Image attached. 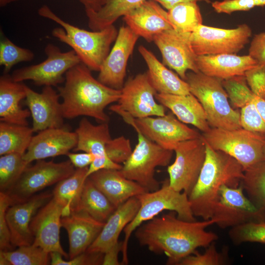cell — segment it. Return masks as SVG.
Segmentation results:
<instances>
[{"instance_id":"obj_10","label":"cell","mask_w":265,"mask_h":265,"mask_svg":"<svg viewBox=\"0 0 265 265\" xmlns=\"http://www.w3.org/2000/svg\"><path fill=\"white\" fill-rule=\"evenodd\" d=\"M211 219L220 228H232L250 222H265V210L246 197L240 185L235 187L223 185Z\"/></svg>"},{"instance_id":"obj_26","label":"cell","mask_w":265,"mask_h":265,"mask_svg":"<svg viewBox=\"0 0 265 265\" xmlns=\"http://www.w3.org/2000/svg\"><path fill=\"white\" fill-rule=\"evenodd\" d=\"M258 64L257 61L249 54L203 55H197L196 59V65L200 72L221 80L243 76L246 71Z\"/></svg>"},{"instance_id":"obj_4","label":"cell","mask_w":265,"mask_h":265,"mask_svg":"<svg viewBox=\"0 0 265 265\" xmlns=\"http://www.w3.org/2000/svg\"><path fill=\"white\" fill-rule=\"evenodd\" d=\"M38 13L62 27L53 30V36L70 46L81 62L91 70L100 71L118 35V31L113 25L101 30L90 31L64 21L46 5L41 6Z\"/></svg>"},{"instance_id":"obj_37","label":"cell","mask_w":265,"mask_h":265,"mask_svg":"<svg viewBox=\"0 0 265 265\" xmlns=\"http://www.w3.org/2000/svg\"><path fill=\"white\" fill-rule=\"evenodd\" d=\"M15 250L0 251V265H47L50 253L33 244L18 247Z\"/></svg>"},{"instance_id":"obj_40","label":"cell","mask_w":265,"mask_h":265,"mask_svg":"<svg viewBox=\"0 0 265 265\" xmlns=\"http://www.w3.org/2000/svg\"><path fill=\"white\" fill-rule=\"evenodd\" d=\"M34 57V54L31 51L17 46L8 38L0 41V65L4 67V74L16 64L30 61Z\"/></svg>"},{"instance_id":"obj_22","label":"cell","mask_w":265,"mask_h":265,"mask_svg":"<svg viewBox=\"0 0 265 265\" xmlns=\"http://www.w3.org/2000/svg\"><path fill=\"white\" fill-rule=\"evenodd\" d=\"M124 20L135 34L147 42L162 32L174 29L167 11L153 0H147L123 16Z\"/></svg>"},{"instance_id":"obj_13","label":"cell","mask_w":265,"mask_h":265,"mask_svg":"<svg viewBox=\"0 0 265 265\" xmlns=\"http://www.w3.org/2000/svg\"><path fill=\"white\" fill-rule=\"evenodd\" d=\"M46 60L40 63L15 70L11 78L15 81L31 80L37 86H56L65 81L64 75L71 68L81 62L72 50L62 52L52 44L46 46Z\"/></svg>"},{"instance_id":"obj_5","label":"cell","mask_w":265,"mask_h":265,"mask_svg":"<svg viewBox=\"0 0 265 265\" xmlns=\"http://www.w3.org/2000/svg\"><path fill=\"white\" fill-rule=\"evenodd\" d=\"M185 81L202 105L210 126L226 130L241 128L240 112L231 106L222 80L200 71H189Z\"/></svg>"},{"instance_id":"obj_57","label":"cell","mask_w":265,"mask_h":265,"mask_svg":"<svg viewBox=\"0 0 265 265\" xmlns=\"http://www.w3.org/2000/svg\"><path fill=\"white\" fill-rule=\"evenodd\" d=\"M263 152H264V157H265V145L264 146Z\"/></svg>"},{"instance_id":"obj_21","label":"cell","mask_w":265,"mask_h":265,"mask_svg":"<svg viewBox=\"0 0 265 265\" xmlns=\"http://www.w3.org/2000/svg\"><path fill=\"white\" fill-rule=\"evenodd\" d=\"M78 137L65 127L49 128L33 136L24 159L29 163L34 160L67 155L77 145Z\"/></svg>"},{"instance_id":"obj_30","label":"cell","mask_w":265,"mask_h":265,"mask_svg":"<svg viewBox=\"0 0 265 265\" xmlns=\"http://www.w3.org/2000/svg\"><path fill=\"white\" fill-rule=\"evenodd\" d=\"M75 132L78 141L74 152L91 153L97 159L109 158L106 151V145L111 138L108 122L95 125L86 118H83Z\"/></svg>"},{"instance_id":"obj_28","label":"cell","mask_w":265,"mask_h":265,"mask_svg":"<svg viewBox=\"0 0 265 265\" xmlns=\"http://www.w3.org/2000/svg\"><path fill=\"white\" fill-rule=\"evenodd\" d=\"M155 98L182 122L192 125L203 132L211 129L202 105L191 93L187 95L157 93Z\"/></svg>"},{"instance_id":"obj_32","label":"cell","mask_w":265,"mask_h":265,"mask_svg":"<svg viewBox=\"0 0 265 265\" xmlns=\"http://www.w3.org/2000/svg\"><path fill=\"white\" fill-rule=\"evenodd\" d=\"M147 0H106L97 11H85L89 27L93 31L101 30L124 16Z\"/></svg>"},{"instance_id":"obj_48","label":"cell","mask_w":265,"mask_h":265,"mask_svg":"<svg viewBox=\"0 0 265 265\" xmlns=\"http://www.w3.org/2000/svg\"><path fill=\"white\" fill-rule=\"evenodd\" d=\"M212 6L218 13L231 14L240 11H248L256 6L255 0H222L212 2Z\"/></svg>"},{"instance_id":"obj_20","label":"cell","mask_w":265,"mask_h":265,"mask_svg":"<svg viewBox=\"0 0 265 265\" xmlns=\"http://www.w3.org/2000/svg\"><path fill=\"white\" fill-rule=\"evenodd\" d=\"M52 197V193L45 192L9 206L6 212V219L13 247L32 244L33 238L30 229L31 220L37 211Z\"/></svg>"},{"instance_id":"obj_53","label":"cell","mask_w":265,"mask_h":265,"mask_svg":"<svg viewBox=\"0 0 265 265\" xmlns=\"http://www.w3.org/2000/svg\"><path fill=\"white\" fill-rule=\"evenodd\" d=\"M158 3H159L160 5L163 7L164 8L167 10L175 6V5L186 2H198V1H203L207 3H210L211 2L210 0H153Z\"/></svg>"},{"instance_id":"obj_24","label":"cell","mask_w":265,"mask_h":265,"mask_svg":"<svg viewBox=\"0 0 265 265\" xmlns=\"http://www.w3.org/2000/svg\"><path fill=\"white\" fill-rule=\"evenodd\" d=\"M139 207L138 198L133 197L116 208L86 252L104 254L116 244L120 233L133 219Z\"/></svg>"},{"instance_id":"obj_29","label":"cell","mask_w":265,"mask_h":265,"mask_svg":"<svg viewBox=\"0 0 265 265\" xmlns=\"http://www.w3.org/2000/svg\"><path fill=\"white\" fill-rule=\"evenodd\" d=\"M138 50L148 67L146 73L150 81L157 93L175 95L190 93L186 81L166 68L153 53L143 46H139Z\"/></svg>"},{"instance_id":"obj_54","label":"cell","mask_w":265,"mask_h":265,"mask_svg":"<svg viewBox=\"0 0 265 265\" xmlns=\"http://www.w3.org/2000/svg\"><path fill=\"white\" fill-rule=\"evenodd\" d=\"M254 102L265 122V100L255 95Z\"/></svg>"},{"instance_id":"obj_45","label":"cell","mask_w":265,"mask_h":265,"mask_svg":"<svg viewBox=\"0 0 265 265\" xmlns=\"http://www.w3.org/2000/svg\"><path fill=\"white\" fill-rule=\"evenodd\" d=\"M50 256L52 265H102L104 254L85 252L69 261H64L63 256L57 252H50Z\"/></svg>"},{"instance_id":"obj_56","label":"cell","mask_w":265,"mask_h":265,"mask_svg":"<svg viewBox=\"0 0 265 265\" xmlns=\"http://www.w3.org/2000/svg\"><path fill=\"white\" fill-rule=\"evenodd\" d=\"M256 6H264L265 5V0H255Z\"/></svg>"},{"instance_id":"obj_11","label":"cell","mask_w":265,"mask_h":265,"mask_svg":"<svg viewBox=\"0 0 265 265\" xmlns=\"http://www.w3.org/2000/svg\"><path fill=\"white\" fill-rule=\"evenodd\" d=\"M174 151L176 157L168 166L169 186L188 195L196 184L206 158V144L202 135L181 142Z\"/></svg>"},{"instance_id":"obj_8","label":"cell","mask_w":265,"mask_h":265,"mask_svg":"<svg viewBox=\"0 0 265 265\" xmlns=\"http://www.w3.org/2000/svg\"><path fill=\"white\" fill-rule=\"evenodd\" d=\"M204 140L213 149L222 151L236 159L244 171L265 159L263 148L264 134L243 128L226 130L212 128L203 132Z\"/></svg>"},{"instance_id":"obj_46","label":"cell","mask_w":265,"mask_h":265,"mask_svg":"<svg viewBox=\"0 0 265 265\" xmlns=\"http://www.w3.org/2000/svg\"><path fill=\"white\" fill-rule=\"evenodd\" d=\"M13 204L9 195L0 192V251L12 250L13 247L11 241L10 233L6 219V212Z\"/></svg>"},{"instance_id":"obj_7","label":"cell","mask_w":265,"mask_h":265,"mask_svg":"<svg viewBox=\"0 0 265 265\" xmlns=\"http://www.w3.org/2000/svg\"><path fill=\"white\" fill-rule=\"evenodd\" d=\"M138 142L134 149L123 163L121 173L126 178L133 181L147 191H154L160 188L159 183L154 176L158 166L169 165L173 151L167 150L147 138L138 129Z\"/></svg>"},{"instance_id":"obj_16","label":"cell","mask_w":265,"mask_h":265,"mask_svg":"<svg viewBox=\"0 0 265 265\" xmlns=\"http://www.w3.org/2000/svg\"><path fill=\"white\" fill-rule=\"evenodd\" d=\"M190 34L170 29L156 35L153 40L161 53L162 63L184 80L188 71H199L196 65L197 55L191 45Z\"/></svg>"},{"instance_id":"obj_50","label":"cell","mask_w":265,"mask_h":265,"mask_svg":"<svg viewBox=\"0 0 265 265\" xmlns=\"http://www.w3.org/2000/svg\"><path fill=\"white\" fill-rule=\"evenodd\" d=\"M67 156L74 166L77 168L88 167L95 158L92 154L84 152L80 153L69 152Z\"/></svg>"},{"instance_id":"obj_55","label":"cell","mask_w":265,"mask_h":265,"mask_svg":"<svg viewBox=\"0 0 265 265\" xmlns=\"http://www.w3.org/2000/svg\"><path fill=\"white\" fill-rule=\"evenodd\" d=\"M15 0H0V5L1 7H3Z\"/></svg>"},{"instance_id":"obj_25","label":"cell","mask_w":265,"mask_h":265,"mask_svg":"<svg viewBox=\"0 0 265 265\" xmlns=\"http://www.w3.org/2000/svg\"><path fill=\"white\" fill-rule=\"evenodd\" d=\"M111 203L117 208L129 199L147 192L136 182L116 169H101L88 177Z\"/></svg>"},{"instance_id":"obj_43","label":"cell","mask_w":265,"mask_h":265,"mask_svg":"<svg viewBox=\"0 0 265 265\" xmlns=\"http://www.w3.org/2000/svg\"><path fill=\"white\" fill-rule=\"evenodd\" d=\"M213 243L208 246L204 253L200 254L195 251L193 254L184 258L179 265H223L226 260L224 254L218 252Z\"/></svg>"},{"instance_id":"obj_19","label":"cell","mask_w":265,"mask_h":265,"mask_svg":"<svg viewBox=\"0 0 265 265\" xmlns=\"http://www.w3.org/2000/svg\"><path fill=\"white\" fill-rule=\"evenodd\" d=\"M26 90L25 104L30 112L34 132L65 127L60 96L52 86H44L42 92L38 93L26 85Z\"/></svg>"},{"instance_id":"obj_31","label":"cell","mask_w":265,"mask_h":265,"mask_svg":"<svg viewBox=\"0 0 265 265\" xmlns=\"http://www.w3.org/2000/svg\"><path fill=\"white\" fill-rule=\"evenodd\" d=\"M116 209L88 177L85 181L78 201L71 212H82L98 221L106 222Z\"/></svg>"},{"instance_id":"obj_23","label":"cell","mask_w":265,"mask_h":265,"mask_svg":"<svg viewBox=\"0 0 265 265\" xmlns=\"http://www.w3.org/2000/svg\"><path fill=\"white\" fill-rule=\"evenodd\" d=\"M105 223L80 212L72 211L68 215L62 216L61 227L66 229L68 235L69 259L86 251Z\"/></svg>"},{"instance_id":"obj_52","label":"cell","mask_w":265,"mask_h":265,"mask_svg":"<svg viewBox=\"0 0 265 265\" xmlns=\"http://www.w3.org/2000/svg\"><path fill=\"white\" fill-rule=\"evenodd\" d=\"M85 8V11H97L105 4L106 0H78Z\"/></svg>"},{"instance_id":"obj_15","label":"cell","mask_w":265,"mask_h":265,"mask_svg":"<svg viewBox=\"0 0 265 265\" xmlns=\"http://www.w3.org/2000/svg\"><path fill=\"white\" fill-rule=\"evenodd\" d=\"M157 93L147 73L138 74L124 83L118 104L112 106L134 118L163 116L165 107L156 102Z\"/></svg>"},{"instance_id":"obj_6","label":"cell","mask_w":265,"mask_h":265,"mask_svg":"<svg viewBox=\"0 0 265 265\" xmlns=\"http://www.w3.org/2000/svg\"><path fill=\"white\" fill-rule=\"evenodd\" d=\"M136 197L139 201L140 207L133 219L123 230L125 237L122 241L121 265L129 263V239L133 231L143 222L151 220L165 210L175 212L181 219L196 221L187 194L174 189L169 186L168 180L164 181L159 189L145 192Z\"/></svg>"},{"instance_id":"obj_17","label":"cell","mask_w":265,"mask_h":265,"mask_svg":"<svg viewBox=\"0 0 265 265\" xmlns=\"http://www.w3.org/2000/svg\"><path fill=\"white\" fill-rule=\"evenodd\" d=\"M139 37L128 26H121L99 71L98 80L101 82L116 89L123 88L128 59Z\"/></svg>"},{"instance_id":"obj_36","label":"cell","mask_w":265,"mask_h":265,"mask_svg":"<svg viewBox=\"0 0 265 265\" xmlns=\"http://www.w3.org/2000/svg\"><path fill=\"white\" fill-rule=\"evenodd\" d=\"M168 19L176 30L191 33L203 24L200 9L196 2L178 3L167 10Z\"/></svg>"},{"instance_id":"obj_33","label":"cell","mask_w":265,"mask_h":265,"mask_svg":"<svg viewBox=\"0 0 265 265\" xmlns=\"http://www.w3.org/2000/svg\"><path fill=\"white\" fill-rule=\"evenodd\" d=\"M88 167L77 168L69 177L58 183L53 197L63 207L62 216L68 215L77 204L85 181Z\"/></svg>"},{"instance_id":"obj_49","label":"cell","mask_w":265,"mask_h":265,"mask_svg":"<svg viewBox=\"0 0 265 265\" xmlns=\"http://www.w3.org/2000/svg\"><path fill=\"white\" fill-rule=\"evenodd\" d=\"M248 54L259 64H265V32L254 35L249 48Z\"/></svg>"},{"instance_id":"obj_1","label":"cell","mask_w":265,"mask_h":265,"mask_svg":"<svg viewBox=\"0 0 265 265\" xmlns=\"http://www.w3.org/2000/svg\"><path fill=\"white\" fill-rule=\"evenodd\" d=\"M171 212L155 217L135 230L139 243L156 254H164L169 265H179L196 248L206 247L218 239L214 233L206 231L214 224L212 219L188 221L179 218Z\"/></svg>"},{"instance_id":"obj_14","label":"cell","mask_w":265,"mask_h":265,"mask_svg":"<svg viewBox=\"0 0 265 265\" xmlns=\"http://www.w3.org/2000/svg\"><path fill=\"white\" fill-rule=\"evenodd\" d=\"M74 167L69 160L57 163L38 160L34 165L26 168L13 186L5 193L13 203L25 201L37 192L69 177L75 172Z\"/></svg>"},{"instance_id":"obj_12","label":"cell","mask_w":265,"mask_h":265,"mask_svg":"<svg viewBox=\"0 0 265 265\" xmlns=\"http://www.w3.org/2000/svg\"><path fill=\"white\" fill-rule=\"evenodd\" d=\"M252 35L245 24L232 29L199 26L190 34L192 48L197 55L237 54L243 49Z\"/></svg>"},{"instance_id":"obj_35","label":"cell","mask_w":265,"mask_h":265,"mask_svg":"<svg viewBox=\"0 0 265 265\" xmlns=\"http://www.w3.org/2000/svg\"><path fill=\"white\" fill-rule=\"evenodd\" d=\"M240 185L248 198L258 208L265 210V159L244 171Z\"/></svg>"},{"instance_id":"obj_9","label":"cell","mask_w":265,"mask_h":265,"mask_svg":"<svg viewBox=\"0 0 265 265\" xmlns=\"http://www.w3.org/2000/svg\"><path fill=\"white\" fill-rule=\"evenodd\" d=\"M117 114L147 138L167 150L174 151L179 143L202 136L197 131L176 118L172 113L142 118H134L121 110L118 111Z\"/></svg>"},{"instance_id":"obj_27","label":"cell","mask_w":265,"mask_h":265,"mask_svg":"<svg viewBox=\"0 0 265 265\" xmlns=\"http://www.w3.org/2000/svg\"><path fill=\"white\" fill-rule=\"evenodd\" d=\"M26 96V85L13 80L6 74L0 78V121L28 126L29 109H24L20 103Z\"/></svg>"},{"instance_id":"obj_3","label":"cell","mask_w":265,"mask_h":265,"mask_svg":"<svg viewBox=\"0 0 265 265\" xmlns=\"http://www.w3.org/2000/svg\"><path fill=\"white\" fill-rule=\"evenodd\" d=\"M206 144V158L194 187L188 195L192 212L204 220L211 218L221 187L240 186L244 175L241 164L229 155Z\"/></svg>"},{"instance_id":"obj_38","label":"cell","mask_w":265,"mask_h":265,"mask_svg":"<svg viewBox=\"0 0 265 265\" xmlns=\"http://www.w3.org/2000/svg\"><path fill=\"white\" fill-rule=\"evenodd\" d=\"M19 153H9L0 157V189L8 192L28 166L23 157Z\"/></svg>"},{"instance_id":"obj_47","label":"cell","mask_w":265,"mask_h":265,"mask_svg":"<svg viewBox=\"0 0 265 265\" xmlns=\"http://www.w3.org/2000/svg\"><path fill=\"white\" fill-rule=\"evenodd\" d=\"M244 76L252 92L265 100V64H258L256 66L247 70Z\"/></svg>"},{"instance_id":"obj_34","label":"cell","mask_w":265,"mask_h":265,"mask_svg":"<svg viewBox=\"0 0 265 265\" xmlns=\"http://www.w3.org/2000/svg\"><path fill=\"white\" fill-rule=\"evenodd\" d=\"M34 132L32 127L0 123V155L9 153L24 155L27 150Z\"/></svg>"},{"instance_id":"obj_51","label":"cell","mask_w":265,"mask_h":265,"mask_svg":"<svg viewBox=\"0 0 265 265\" xmlns=\"http://www.w3.org/2000/svg\"><path fill=\"white\" fill-rule=\"evenodd\" d=\"M122 250V241H119L104 254L102 265H119L121 262L118 260L119 253Z\"/></svg>"},{"instance_id":"obj_42","label":"cell","mask_w":265,"mask_h":265,"mask_svg":"<svg viewBox=\"0 0 265 265\" xmlns=\"http://www.w3.org/2000/svg\"><path fill=\"white\" fill-rule=\"evenodd\" d=\"M240 122L241 128L246 130L265 134V122L254 102V99L241 108Z\"/></svg>"},{"instance_id":"obj_18","label":"cell","mask_w":265,"mask_h":265,"mask_svg":"<svg viewBox=\"0 0 265 265\" xmlns=\"http://www.w3.org/2000/svg\"><path fill=\"white\" fill-rule=\"evenodd\" d=\"M63 209V206L52 197L34 215L30 229L33 245L49 253L57 252L68 258V255L61 245L59 238Z\"/></svg>"},{"instance_id":"obj_41","label":"cell","mask_w":265,"mask_h":265,"mask_svg":"<svg viewBox=\"0 0 265 265\" xmlns=\"http://www.w3.org/2000/svg\"><path fill=\"white\" fill-rule=\"evenodd\" d=\"M228 235L235 244L246 242L265 243V222H250L234 227Z\"/></svg>"},{"instance_id":"obj_2","label":"cell","mask_w":265,"mask_h":265,"mask_svg":"<svg viewBox=\"0 0 265 265\" xmlns=\"http://www.w3.org/2000/svg\"><path fill=\"white\" fill-rule=\"evenodd\" d=\"M58 90L64 118L85 116L101 123L109 121L105 109L118 102L121 94V89L109 87L95 79L82 62L66 73L64 84L58 87Z\"/></svg>"},{"instance_id":"obj_44","label":"cell","mask_w":265,"mask_h":265,"mask_svg":"<svg viewBox=\"0 0 265 265\" xmlns=\"http://www.w3.org/2000/svg\"><path fill=\"white\" fill-rule=\"evenodd\" d=\"M106 151L107 157L112 161L120 164L127 160L132 150L130 140L121 136L111 138L106 145Z\"/></svg>"},{"instance_id":"obj_39","label":"cell","mask_w":265,"mask_h":265,"mask_svg":"<svg viewBox=\"0 0 265 265\" xmlns=\"http://www.w3.org/2000/svg\"><path fill=\"white\" fill-rule=\"evenodd\" d=\"M222 84L231 104L236 108H242L254 98L255 95L248 85L244 75L222 80Z\"/></svg>"}]
</instances>
